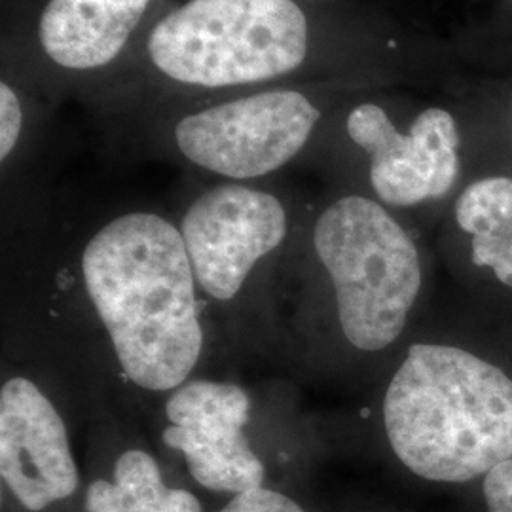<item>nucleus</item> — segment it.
<instances>
[{"label":"nucleus","mask_w":512,"mask_h":512,"mask_svg":"<svg viewBox=\"0 0 512 512\" xmlns=\"http://www.w3.org/2000/svg\"><path fill=\"white\" fill-rule=\"evenodd\" d=\"M334 48L319 0H173L82 105L109 126L171 103L329 82Z\"/></svg>","instance_id":"obj_1"},{"label":"nucleus","mask_w":512,"mask_h":512,"mask_svg":"<svg viewBox=\"0 0 512 512\" xmlns=\"http://www.w3.org/2000/svg\"><path fill=\"white\" fill-rule=\"evenodd\" d=\"M74 285L133 395L162 404L194 378L207 348L205 304L177 220L154 209L101 220L76 251Z\"/></svg>","instance_id":"obj_2"},{"label":"nucleus","mask_w":512,"mask_h":512,"mask_svg":"<svg viewBox=\"0 0 512 512\" xmlns=\"http://www.w3.org/2000/svg\"><path fill=\"white\" fill-rule=\"evenodd\" d=\"M382 416L393 454L431 482H469L512 458V380L465 349L410 346Z\"/></svg>","instance_id":"obj_3"},{"label":"nucleus","mask_w":512,"mask_h":512,"mask_svg":"<svg viewBox=\"0 0 512 512\" xmlns=\"http://www.w3.org/2000/svg\"><path fill=\"white\" fill-rule=\"evenodd\" d=\"M330 112V82H306L139 110L109 128L219 181L264 183L310 152Z\"/></svg>","instance_id":"obj_4"},{"label":"nucleus","mask_w":512,"mask_h":512,"mask_svg":"<svg viewBox=\"0 0 512 512\" xmlns=\"http://www.w3.org/2000/svg\"><path fill=\"white\" fill-rule=\"evenodd\" d=\"M300 243L323 274L334 321L355 351L393 346L420 296V253L384 203L344 194L304 220Z\"/></svg>","instance_id":"obj_5"},{"label":"nucleus","mask_w":512,"mask_h":512,"mask_svg":"<svg viewBox=\"0 0 512 512\" xmlns=\"http://www.w3.org/2000/svg\"><path fill=\"white\" fill-rule=\"evenodd\" d=\"M173 0H2L0 74L48 105L84 103Z\"/></svg>","instance_id":"obj_6"},{"label":"nucleus","mask_w":512,"mask_h":512,"mask_svg":"<svg viewBox=\"0 0 512 512\" xmlns=\"http://www.w3.org/2000/svg\"><path fill=\"white\" fill-rule=\"evenodd\" d=\"M304 220L294 200L264 183L219 181L194 194L177 224L203 304L245 310L268 275L293 260Z\"/></svg>","instance_id":"obj_7"},{"label":"nucleus","mask_w":512,"mask_h":512,"mask_svg":"<svg viewBox=\"0 0 512 512\" xmlns=\"http://www.w3.org/2000/svg\"><path fill=\"white\" fill-rule=\"evenodd\" d=\"M342 133L365 154L368 184L385 207L440 200L458 179V126L448 110L423 109L403 131L384 105L359 101L346 112Z\"/></svg>","instance_id":"obj_8"},{"label":"nucleus","mask_w":512,"mask_h":512,"mask_svg":"<svg viewBox=\"0 0 512 512\" xmlns=\"http://www.w3.org/2000/svg\"><path fill=\"white\" fill-rule=\"evenodd\" d=\"M253 401L236 382L190 378L162 401V442L196 484L238 495L264 486L266 465L247 435Z\"/></svg>","instance_id":"obj_9"},{"label":"nucleus","mask_w":512,"mask_h":512,"mask_svg":"<svg viewBox=\"0 0 512 512\" xmlns=\"http://www.w3.org/2000/svg\"><path fill=\"white\" fill-rule=\"evenodd\" d=\"M0 476L25 512L65 503L80 488L69 423L48 389L25 372L0 385Z\"/></svg>","instance_id":"obj_10"},{"label":"nucleus","mask_w":512,"mask_h":512,"mask_svg":"<svg viewBox=\"0 0 512 512\" xmlns=\"http://www.w3.org/2000/svg\"><path fill=\"white\" fill-rule=\"evenodd\" d=\"M86 512H202L196 495L169 486L160 463L141 446L122 450L109 476H97L86 486Z\"/></svg>","instance_id":"obj_11"},{"label":"nucleus","mask_w":512,"mask_h":512,"mask_svg":"<svg viewBox=\"0 0 512 512\" xmlns=\"http://www.w3.org/2000/svg\"><path fill=\"white\" fill-rule=\"evenodd\" d=\"M459 228L473 236L476 266L512 287V179L488 177L465 188L456 203Z\"/></svg>","instance_id":"obj_12"},{"label":"nucleus","mask_w":512,"mask_h":512,"mask_svg":"<svg viewBox=\"0 0 512 512\" xmlns=\"http://www.w3.org/2000/svg\"><path fill=\"white\" fill-rule=\"evenodd\" d=\"M54 109L14 78L0 74V164L8 171L37 139L44 116Z\"/></svg>","instance_id":"obj_13"},{"label":"nucleus","mask_w":512,"mask_h":512,"mask_svg":"<svg viewBox=\"0 0 512 512\" xmlns=\"http://www.w3.org/2000/svg\"><path fill=\"white\" fill-rule=\"evenodd\" d=\"M217 512H306L289 495L281 494L272 488L260 486L247 490L232 499Z\"/></svg>","instance_id":"obj_14"},{"label":"nucleus","mask_w":512,"mask_h":512,"mask_svg":"<svg viewBox=\"0 0 512 512\" xmlns=\"http://www.w3.org/2000/svg\"><path fill=\"white\" fill-rule=\"evenodd\" d=\"M488 512H512V458L499 463L484 478Z\"/></svg>","instance_id":"obj_15"}]
</instances>
